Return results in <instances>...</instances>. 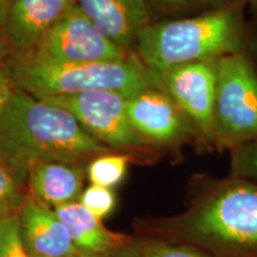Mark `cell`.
Here are the masks:
<instances>
[{"label": "cell", "instance_id": "484cf974", "mask_svg": "<svg viewBox=\"0 0 257 257\" xmlns=\"http://www.w3.org/2000/svg\"><path fill=\"white\" fill-rule=\"evenodd\" d=\"M10 3H11V0H0V6H2V8L6 9V8H8V5L10 4Z\"/></svg>", "mask_w": 257, "mask_h": 257}, {"label": "cell", "instance_id": "603a6c76", "mask_svg": "<svg viewBox=\"0 0 257 257\" xmlns=\"http://www.w3.org/2000/svg\"><path fill=\"white\" fill-rule=\"evenodd\" d=\"M114 257H144L140 248L137 249H126L117 253Z\"/></svg>", "mask_w": 257, "mask_h": 257}, {"label": "cell", "instance_id": "30bf717a", "mask_svg": "<svg viewBox=\"0 0 257 257\" xmlns=\"http://www.w3.org/2000/svg\"><path fill=\"white\" fill-rule=\"evenodd\" d=\"M74 6L75 0H11L0 28L14 57L30 55Z\"/></svg>", "mask_w": 257, "mask_h": 257}, {"label": "cell", "instance_id": "9a60e30c", "mask_svg": "<svg viewBox=\"0 0 257 257\" xmlns=\"http://www.w3.org/2000/svg\"><path fill=\"white\" fill-rule=\"evenodd\" d=\"M130 157L102 154L94 157L87 168V176L93 185L113 187L120 184L127 172Z\"/></svg>", "mask_w": 257, "mask_h": 257}, {"label": "cell", "instance_id": "9c48e42d", "mask_svg": "<svg viewBox=\"0 0 257 257\" xmlns=\"http://www.w3.org/2000/svg\"><path fill=\"white\" fill-rule=\"evenodd\" d=\"M126 114L136 133L159 148H179L195 138L187 117L172 99L155 86L126 98Z\"/></svg>", "mask_w": 257, "mask_h": 257}, {"label": "cell", "instance_id": "8992f818", "mask_svg": "<svg viewBox=\"0 0 257 257\" xmlns=\"http://www.w3.org/2000/svg\"><path fill=\"white\" fill-rule=\"evenodd\" d=\"M153 74L154 86L166 93L187 117L198 142L214 148L213 110L217 60L180 64Z\"/></svg>", "mask_w": 257, "mask_h": 257}, {"label": "cell", "instance_id": "7a4b0ae2", "mask_svg": "<svg viewBox=\"0 0 257 257\" xmlns=\"http://www.w3.org/2000/svg\"><path fill=\"white\" fill-rule=\"evenodd\" d=\"M245 11L246 0H225L193 17L148 24L138 34L137 56L153 72L229 54L256 56Z\"/></svg>", "mask_w": 257, "mask_h": 257}, {"label": "cell", "instance_id": "3957f363", "mask_svg": "<svg viewBox=\"0 0 257 257\" xmlns=\"http://www.w3.org/2000/svg\"><path fill=\"white\" fill-rule=\"evenodd\" d=\"M174 231L218 257H257V185L231 174L214 181Z\"/></svg>", "mask_w": 257, "mask_h": 257}, {"label": "cell", "instance_id": "44dd1931", "mask_svg": "<svg viewBox=\"0 0 257 257\" xmlns=\"http://www.w3.org/2000/svg\"><path fill=\"white\" fill-rule=\"evenodd\" d=\"M163 8L173 10V11H179V10L191 9L194 6L205 5L208 10L219 8L223 5L225 0H155Z\"/></svg>", "mask_w": 257, "mask_h": 257}, {"label": "cell", "instance_id": "ba28073f", "mask_svg": "<svg viewBox=\"0 0 257 257\" xmlns=\"http://www.w3.org/2000/svg\"><path fill=\"white\" fill-rule=\"evenodd\" d=\"M126 98L120 93L94 91L49 96L42 100L69 111L102 144L115 148L148 146L128 120Z\"/></svg>", "mask_w": 257, "mask_h": 257}, {"label": "cell", "instance_id": "4fadbf2b", "mask_svg": "<svg viewBox=\"0 0 257 257\" xmlns=\"http://www.w3.org/2000/svg\"><path fill=\"white\" fill-rule=\"evenodd\" d=\"M27 181L38 201L57 207L81 197L83 169L80 163L38 162L29 169Z\"/></svg>", "mask_w": 257, "mask_h": 257}, {"label": "cell", "instance_id": "ac0fdd59", "mask_svg": "<svg viewBox=\"0 0 257 257\" xmlns=\"http://www.w3.org/2000/svg\"><path fill=\"white\" fill-rule=\"evenodd\" d=\"M230 174L257 185V141L230 150Z\"/></svg>", "mask_w": 257, "mask_h": 257}, {"label": "cell", "instance_id": "83f0119b", "mask_svg": "<svg viewBox=\"0 0 257 257\" xmlns=\"http://www.w3.org/2000/svg\"><path fill=\"white\" fill-rule=\"evenodd\" d=\"M73 257H74V256H73Z\"/></svg>", "mask_w": 257, "mask_h": 257}, {"label": "cell", "instance_id": "d6986e66", "mask_svg": "<svg viewBox=\"0 0 257 257\" xmlns=\"http://www.w3.org/2000/svg\"><path fill=\"white\" fill-rule=\"evenodd\" d=\"M140 249L144 257H218L193 244H173L163 240H149Z\"/></svg>", "mask_w": 257, "mask_h": 257}, {"label": "cell", "instance_id": "277c9868", "mask_svg": "<svg viewBox=\"0 0 257 257\" xmlns=\"http://www.w3.org/2000/svg\"><path fill=\"white\" fill-rule=\"evenodd\" d=\"M8 68L15 87L40 99L94 91L130 96L154 86L153 72L136 53L120 61L83 63H55L12 57Z\"/></svg>", "mask_w": 257, "mask_h": 257}, {"label": "cell", "instance_id": "7c38bea8", "mask_svg": "<svg viewBox=\"0 0 257 257\" xmlns=\"http://www.w3.org/2000/svg\"><path fill=\"white\" fill-rule=\"evenodd\" d=\"M21 232L30 255L41 257H73L76 246L55 211L41 201H29L18 213Z\"/></svg>", "mask_w": 257, "mask_h": 257}, {"label": "cell", "instance_id": "d4e9b609", "mask_svg": "<svg viewBox=\"0 0 257 257\" xmlns=\"http://www.w3.org/2000/svg\"><path fill=\"white\" fill-rule=\"evenodd\" d=\"M5 10L4 8H2L0 6V27H2V23H3V19H4V15H5Z\"/></svg>", "mask_w": 257, "mask_h": 257}, {"label": "cell", "instance_id": "5bb4252c", "mask_svg": "<svg viewBox=\"0 0 257 257\" xmlns=\"http://www.w3.org/2000/svg\"><path fill=\"white\" fill-rule=\"evenodd\" d=\"M57 217L67 227L76 249L88 253H105L121 245L123 236L108 231L81 202H69L55 207Z\"/></svg>", "mask_w": 257, "mask_h": 257}, {"label": "cell", "instance_id": "2e32d148", "mask_svg": "<svg viewBox=\"0 0 257 257\" xmlns=\"http://www.w3.org/2000/svg\"><path fill=\"white\" fill-rule=\"evenodd\" d=\"M23 180L0 159V218L18 214L24 205Z\"/></svg>", "mask_w": 257, "mask_h": 257}, {"label": "cell", "instance_id": "6da1fadb", "mask_svg": "<svg viewBox=\"0 0 257 257\" xmlns=\"http://www.w3.org/2000/svg\"><path fill=\"white\" fill-rule=\"evenodd\" d=\"M107 152L69 111L14 89L0 119V159L23 182L38 162L81 163Z\"/></svg>", "mask_w": 257, "mask_h": 257}, {"label": "cell", "instance_id": "5b68a950", "mask_svg": "<svg viewBox=\"0 0 257 257\" xmlns=\"http://www.w3.org/2000/svg\"><path fill=\"white\" fill-rule=\"evenodd\" d=\"M257 141L256 56L236 53L217 60L213 144L220 152Z\"/></svg>", "mask_w": 257, "mask_h": 257}, {"label": "cell", "instance_id": "ffe728a7", "mask_svg": "<svg viewBox=\"0 0 257 257\" xmlns=\"http://www.w3.org/2000/svg\"><path fill=\"white\" fill-rule=\"evenodd\" d=\"M81 204L99 219L107 217L115 206L114 193L111 188L92 185L82 192Z\"/></svg>", "mask_w": 257, "mask_h": 257}, {"label": "cell", "instance_id": "52a82bcc", "mask_svg": "<svg viewBox=\"0 0 257 257\" xmlns=\"http://www.w3.org/2000/svg\"><path fill=\"white\" fill-rule=\"evenodd\" d=\"M130 55V51L108 40L75 5L47 32L30 55L24 57L55 63H83L120 61Z\"/></svg>", "mask_w": 257, "mask_h": 257}, {"label": "cell", "instance_id": "4316f807", "mask_svg": "<svg viewBox=\"0 0 257 257\" xmlns=\"http://www.w3.org/2000/svg\"><path fill=\"white\" fill-rule=\"evenodd\" d=\"M29 256H30V257H41V256H36V255H30V253H29Z\"/></svg>", "mask_w": 257, "mask_h": 257}, {"label": "cell", "instance_id": "8fae6325", "mask_svg": "<svg viewBox=\"0 0 257 257\" xmlns=\"http://www.w3.org/2000/svg\"><path fill=\"white\" fill-rule=\"evenodd\" d=\"M75 5L108 40L127 51L150 24L148 0H75Z\"/></svg>", "mask_w": 257, "mask_h": 257}, {"label": "cell", "instance_id": "e0dca14e", "mask_svg": "<svg viewBox=\"0 0 257 257\" xmlns=\"http://www.w3.org/2000/svg\"><path fill=\"white\" fill-rule=\"evenodd\" d=\"M0 257H30L22 237L18 214L0 218Z\"/></svg>", "mask_w": 257, "mask_h": 257}, {"label": "cell", "instance_id": "7402d4cb", "mask_svg": "<svg viewBox=\"0 0 257 257\" xmlns=\"http://www.w3.org/2000/svg\"><path fill=\"white\" fill-rule=\"evenodd\" d=\"M15 88L8 64H5L0 59V119H2V115L4 113L6 105H8Z\"/></svg>", "mask_w": 257, "mask_h": 257}, {"label": "cell", "instance_id": "cb8c5ba5", "mask_svg": "<svg viewBox=\"0 0 257 257\" xmlns=\"http://www.w3.org/2000/svg\"><path fill=\"white\" fill-rule=\"evenodd\" d=\"M246 9L257 17V0H246Z\"/></svg>", "mask_w": 257, "mask_h": 257}]
</instances>
